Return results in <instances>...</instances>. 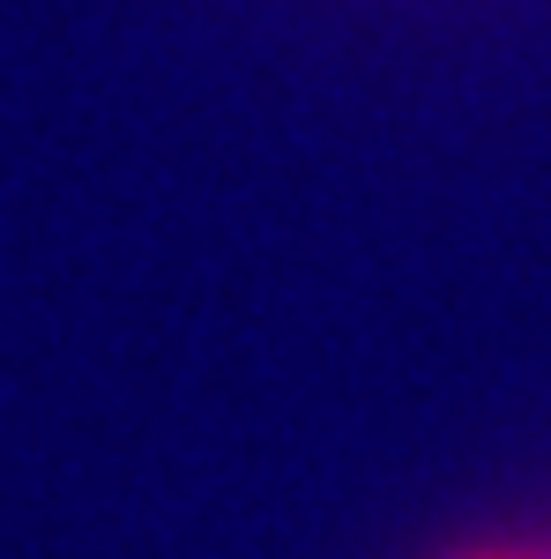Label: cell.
Returning a JSON list of instances; mask_svg holds the SVG:
<instances>
[{
	"mask_svg": "<svg viewBox=\"0 0 551 559\" xmlns=\"http://www.w3.org/2000/svg\"><path fill=\"white\" fill-rule=\"evenodd\" d=\"M469 559H551V552H469Z\"/></svg>",
	"mask_w": 551,
	"mask_h": 559,
	"instance_id": "1",
	"label": "cell"
}]
</instances>
